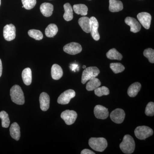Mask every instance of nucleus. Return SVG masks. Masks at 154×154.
Listing matches in <instances>:
<instances>
[{
	"label": "nucleus",
	"instance_id": "nucleus-28",
	"mask_svg": "<svg viewBox=\"0 0 154 154\" xmlns=\"http://www.w3.org/2000/svg\"><path fill=\"white\" fill-rule=\"evenodd\" d=\"M0 118L2 120V126L5 128L8 127L10 125V120L8 113L5 111H1L0 112Z\"/></svg>",
	"mask_w": 154,
	"mask_h": 154
},
{
	"label": "nucleus",
	"instance_id": "nucleus-19",
	"mask_svg": "<svg viewBox=\"0 0 154 154\" xmlns=\"http://www.w3.org/2000/svg\"><path fill=\"white\" fill-rule=\"evenodd\" d=\"M51 74L53 79L59 80L63 75V71L59 65L54 64L51 67Z\"/></svg>",
	"mask_w": 154,
	"mask_h": 154
},
{
	"label": "nucleus",
	"instance_id": "nucleus-29",
	"mask_svg": "<svg viewBox=\"0 0 154 154\" xmlns=\"http://www.w3.org/2000/svg\"><path fill=\"white\" fill-rule=\"evenodd\" d=\"M28 34L30 37L34 38L36 40H40L43 38V34L39 30L31 29L28 31Z\"/></svg>",
	"mask_w": 154,
	"mask_h": 154
},
{
	"label": "nucleus",
	"instance_id": "nucleus-30",
	"mask_svg": "<svg viewBox=\"0 0 154 154\" xmlns=\"http://www.w3.org/2000/svg\"><path fill=\"white\" fill-rule=\"evenodd\" d=\"M94 93L96 96L101 97L103 96H107L110 94L109 89L105 86L96 88L94 90Z\"/></svg>",
	"mask_w": 154,
	"mask_h": 154
},
{
	"label": "nucleus",
	"instance_id": "nucleus-34",
	"mask_svg": "<svg viewBox=\"0 0 154 154\" xmlns=\"http://www.w3.org/2000/svg\"><path fill=\"white\" fill-rule=\"evenodd\" d=\"M146 115L149 116H152L154 115V103L153 102H149L145 110Z\"/></svg>",
	"mask_w": 154,
	"mask_h": 154
},
{
	"label": "nucleus",
	"instance_id": "nucleus-33",
	"mask_svg": "<svg viewBox=\"0 0 154 154\" xmlns=\"http://www.w3.org/2000/svg\"><path fill=\"white\" fill-rule=\"evenodd\" d=\"M23 6L26 10L33 9L36 4V0H22Z\"/></svg>",
	"mask_w": 154,
	"mask_h": 154
},
{
	"label": "nucleus",
	"instance_id": "nucleus-38",
	"mask_svg": "<svg viewBox=\"0 0 154 154\" xmlns=\"http://www.w3.org/2000/svg\"><path fill=\"white\" fill-rule=\"evenodd\" d=\"M1 0H0V6H1Z\"/></svg>",
	"mask_w": 154,
	"mask_h": 154
},
{
	"label": "nucleus",
	"instance_id": "nucleus-32",
	"mask_svg": "<svg viewBox=\"0 0 154 154\" xmlns=\"http://www.w3.org/2000/svg\"><path fill=\"white\" fill-rule=\"evenodd\" d=\"M143 55L148 58L150 63H154V50L151 48H147L143 51Z\"/></svg>",
	"mask_w": 154,
	"mask_h": 154
},
{
	"label": "nucleus",
	"instance_id": "nucleus-21",
	"mask_svg": "<svg viewBox=\"0 0 154 154\" xmlns=\"http://www.w3.org/2000/svg\"><path fill=\"white\" fill-rule=\"evenodd\" d=\"M141 88L140 83L135 82L131 85L128 90V94L131 97H135Z\"/></svg>",
	"mask_w": 154,
	"mask_h": 154
},
{
	"label": "nucleus",
	"instance_id": "nucleus-20",
	"mask_svg": "<svg viewBox=\"0 0 154 154\" xmlns=\"http://www.w3.org/2000/svg\"><path fill=\"white\" fill-rule=\"evenodd\" d=\"M10 131L11 137L15 140H19L21 136V133L20 128L18 123L17 122H14L11 125Z\"/></svg>",
	"mask_w": 154,
	"mask_h": 154
},
{
	"label": "nucleus",
	"instance_id": "nucleus-7",
	"mask_svg": "<svg viewBox=\"0 0 154 154\" xmlns=\"http://www.w3.org/2000/svg\"><path fill=\"white\" fill-rule=\"evenodd\" d=\"M75 96V92L74 90L69 89L61 94L57 99V102L61 105H67L69 103L71 99Z\"/></svg>",
	"mask_w": 154,
	"mask_h": 154
},
{
	"label": "nucleus",
	"instance_id": "nucleus-8",
	"mask_svg": "<svg viewBox=\"0 0 154 154\" xmlns=\"http://www.w3.org/2000/svg\"><path fill=\"white\" fill-rule=\"evenodd\" d=\"M63 49L64 52L68 54L75 55L81 52L82 50V48L79 43L72 42L64 46Z\"/></svg>",
	"mask_w": 154,
	"mask_h": 154
},
{
	"label": "nucleus",
	"instance_id": "nucleus-3",
	"mask_svg": "<svg viewBox=\"0 0 154 154\" xmlns=\"http://www.w3.org/2000/svg\"><path fill=\"white\" fill-rule=\"evenodd\" d=\"M91 148L97 152H102L107 146V141L103 137H91L89 140Z\"/></svg>",
	"mask_w": 154,
	"mask_h": 154
},
{
	"label": "nucleus",
	"instance_id": "nucleus-16",
	"mask_svg": "<svg viewBox=\"0 0 154 154\" xmlns=\"http://www.w3.org/2000/svg\"><path fill=\"white\" fill-rule=\"evenodd\" d=\"M79 24L82 30L87 33L91 32V21L90 18L84 17L80 18L79 20Z\"/></svg>",
	"mask_w": 154,
	"mask_h": 154
},
{
	"label": "nucleus",
	"instance_id": "nucleus-26",
	"mask_svg": "<svg viewBox=\"0 0 154 154\" xmlns=\"http://www.w3.org/2000/svg\"><path fill=\"white\" fill-rule=\"evenodd\" d=\"M58 30V29L57 26L55 24H49L45 29V35L47 37H50V38L54 37L57 33Z\"/></svg>",
	"mask_w": 154,
	"mask_h": 154
},
{
	"label": "nucleus",
	"instance_id": "nucleus-23",
	"mask_svg": "<svg viewBox=\"0 0 154 154\" xmlns=\"http://www.w3.org/2000/svg\"><path fill=\"white\" fill-rule=\"evenodd\" d=\"M65 13L63 15V18L66 21H71L73 18V9L69 3H66L63 6Z\"/></svg>",
	"mask_w": 154,
	"mask_h": 154
},
{
	"label": "nucleus",
	"instance_id": "nucleus-35",
	"mask_svg": "<svg viewBox=\"0 0 154 154\" xmlns=\"http://www.w3.org/2000/svg\"><path fill=\"white\" fill-rule=\"evenodd\" d=\"M81 154H95V153L88 149H85L83 150L81 153Z\"/></svg>",
	"mask_w": 154,
	"mask_h": 154
},
{
	"label": "nucleus",
	"instance_id": "nucleus-25",
	"mask_svg": "<svg viewBox=\"0 0 154 154\" xmlns=\"http://www.w3.org/2000/svg\"><path fill=\"white\" fill-rule=\"evenodd\" d=\"M74 11L76 14L82 16H86L88 14V8L84 4L75 5L73 7Z\"/></svg>",
	"mask_w": 154,
	"mask_h": 154
},
{
	"label": "nucleus",
	"instance_id": "nucleus-27",
	"mask_svg": "<svg viewBox=\"0 0 154 154\" xmlns=\"http://www.w3.org/2000/svg\"><path fill=\"white\" fill-rule=\"evenodd\" d=\"M106 56L107 58L110 60H121L122 58V55L115 48L110 49L106 54Z\"/></svg>",
	"mask_w": 154,
	"mask_h": 154
},
{
	"label": "nucleus",
	"instance_id": "nucleus-9",
	"mask_svg": "<svg viewBox=\"0 0 154 154\" xmlns=\"http://www.w3.org/2000/svg\"><path fill=\"white\" fill-rule=\"evenodd\" d=\"M125 113L124 110L120 108H117L113 110L110 114L112 121L117 124H121L124 121Z\"/></svg>",
	"mask_w": 154,
	"mask_h": 154
},
{
	"label": "nucleus",
	"instance_id": "nucleus-31",
	"mask_svg": "<svg viewBox=\"0 0 154 154\" xmlns=\"http://www.w3.org/2000/svg\"><path fill=\"white\" fill-rule=\"evenodd\" d=\"M110 69L115 74L122 72L124 70L125 68L123 65L119 63H111L110 65Z\"/></svg>",
	"mask_w": 154,
	"mask_h": 154
},
{
	"label": "nucleus",
	"instance_id": "nucleus-24",
	"mask_svg": "<svg viewBox=\"0 0 154 154\" xmlns=\"http://www.w3.org/2000/svg\"><path fill=\"white\" fill-rule=\"evenodd\" d=\"M101 85V82L99 79L96 78L91 79L86 85V89L88 91H93L99 88Z\"/></svg>",
	"mask_w": 154,
	"mask_h": 154
},
{
	"label": "nucleus",
	"instance_id": "nucleus-39",
	"mask_svg": "<svg viewBox=\"0 0 154 154\" xmlns=\"http://www.w3.org/2000/svg\"><path fill=\"white\" fill-rule=\"evenodd\" d=\"M22 8H24V6H22Z\"/></svg>",
	"mask_w": 154,
	"mask_h": 154
},
{
	"label": "nucleus",
	"instance_id": "nucleus-1",
	"mask_svg": "<svg viewBox=\"0 0 154 154\" xmlns=\"http://www.w3.org/2000/svg\"><path fill=\"white\" fill-rule=\"evenodd\" d=\"M119 147L124 153L132 154L134 152L135 147V143L133 138L129 134L125 135Z\"/></svg>",
	"mask_w": 154,
	"mask_h": 154
},
{
	"label": "nucleus",
	"instance_id": "nucleus-37",
	"mask_svg": "<svg viewBox=\"0 0 154 154\" xmlns=\"http://www.w3.org/2000/svg\"><path fill=\"white\" fill-rule=\"evenodd\" d=\"M86 66H83V68L85 69L86 68Z\"/></svg>",
	"mask_w": 154,
	"mask_h": 154
},
{
	"label": "nucleus",
	"instance_id": "nucleus-4",
	"mask_svg": "<svg viewBox=\"0 0 154 154\" xmlns=\"http://www.w3.org/2000/svg\"><path fill=\"white\" fill-rule=\"evenodd\" d=\"M100 73V70L97 67L90 66L86 68L83 72L82 82L85 84L88 81L96 78Z\"/></svg>",
	"mask_w": 154,
	"mask_h": 154
},
{
	"label": "nucleus",
	"instance_id": "nucleus-18",
	"mask_svg": "<svg viewBox=\"0 0 154 154\" xmlns=\"http://www.w3.org/2000/svg\"><path fill=\"white\" fill-rule=\"evenodd\" d=\"M123 4L119 0H109V10L111 12L115 13L123 10Z\"/></svg>",
	"mask_w": 154,
	"mask_h": 154
},
{
	"label": "nucleus",
	"instance_id": "nucleus-13",
	"mask_svg": "<svg viewBox=\"0 0 154 154\" xmlns=\"http://www.w3.org/2000/svg\"><path fill=\"white\" fill-rule=\"evenodd\" d=\"M127 25L131 27L130 30L133 33H136L140 31L141 25L137 20L132 17H127L125 19Z\"/></svg>",
	"mask_w": 154,
	"mask_h": 154
},
{
	"label": "nucleus",
	"instance_id": "nucleus-15",
	"mask_svg": "<svg viewBox=\"0 0 154 154\" xmlns=\"http://www.w3.org/2000/svg\"><path fill=\"white\" fill-rule=\"evenodd\" d=\"M39 103L40 108L42 111H45L48 110L49 107L50 97L47 93L43 92L40 94Z\"/></svg>",
	"mask_w": 154,
	"mask_h": 154
},
{
	"label": "nucleus",
	"instance_id": "nucleus-14",
	"mask_svg": "<svg viewBox=\"0 0 154 154\" xmlns=\"http://www.w3.org/2000/svg\"><path fill=\"white\" fill-rule=\"evenodd\" d=\"M90 19L91 21V32H90L94 40L98 41L100 39V35L98 31L99 22L95 17H91Z\"/></svg>",
	"mask_w": 154,
	"mask_h": 154
},
{
	"label": "nucleus",
	"instance_id": "nucleus-17",
	"mask_svg": "<svg viewBox=\"0 0 154 154\" xmlns=\"http://www.w3.org/2000/svg\"><path fill=\"white\" fill-rule=\"evenodd\" d=\"M40 10L44 17H50L52 15L54 6L50 3H44L40 6Z\"/></svg>",
	"mask_w": 154,
	"mask_h": 154
},
{
	"label": "nucleus",
	"instance_id": "nucleus-2",
	"mask_svg": "<svg viewBox=\"0 0 154 154\" xmlns=\"http://www.w3.org/2000/svg\"><path fill=\"white\" fill-rule=\"evenodd\" d=\"M11 99L15 104L23 105L25 103V96L22 88L18 85H15L11 88L10 91Z\"/></svg>",
	"mask_w": 154,
	"mask_h": 154
},
{
	"label": "nucleus",
	"instance_id": "nucleus-12",
	"mask_svg": "<svg viewBox=\"0 0 154 154\" xmlns=\"http://www.w3.org/2000/svg\"><path fill=\"white\" fill-rule=\"evenodd\" d=\"M94 113L96 118L99 119H106L109 116L108 109L101 105H97L95 106L94 109Z\"/></svg>",
	"mask_w": 154,
	"mask_h": 154
},
{
	"label": "nucleus",
	"instance_id": "nucleus-36",
	"mask_svg": "<svg viewBox=\"0 0 154 154\" xmlns=\"http://www.w3.org/2000/svg\"><path fill=\"white\" fill-rule=\"evenodd\" d=\"M2 60L0 59V77L2 76Z\"/></svg>",
	"mask_w": 154,
	"mask_h": 154
},
{
	"label": "nucleus",
	"instance_id": "nucleus-6",
	"mask_svg": "<svg viewBox=\"0 0 154 154\" xmlns=\"http://www.w3.org/2000/svg\"><path fill=\"white\" fill-rule=\"evenodd\" d=\"M77 113L74 110H67L63 111L61 114V117L67 125L73 124L77 118Z\"/></svg>",
	"mask_w": 154,
	"mask_h": 154
},
{
	"label": "nucleus",
	"instance_id": "nucleus-10",
	"mask_svg": "<svg viewBox=\"0 0 154 154\" xmlns=\"http://www.w3.org/2000/svg\"><path fill=\"white\" fill-rule=\"evenodd\" d=\"M16 29L13 24L7 25L3 30V36L5 39L8 41L14 40L16 37Z\"/></svg>",
	"mask_w": 154,
	"mask_h": 154
},
{
	"label": "nucleus",
	"instance_id": "nucleus-11",
	"mask_svg": "<svg viewBox=\"0 0 154 154\" xmlns=\"http://www.w3.org/2000/svg\"><path fill=\"white\" fill-rule=\"evenodd\" d=\"M137 18L144 28L146 29H149L150 28L152 20L150 14L147 12H142L138 14Z\"/></svg>",
	"mask_w": 154,
	"mask_h": 154
},
{
	"label": "nucleus",
	"instance_id": "nucleus-5",
	"mask_svg": "<svg viewBox=\"0 0 154 154\" xmlns=\"http://www.w3.org/2000/svg\"><path fill=\"white\" fill-rule=\"evenodd\" d=\"M153 131L150 128L146 126H138L134 130L135 136L141 140H145L152 135Z\"/></svg>",
	"mask_w": 154,
	"mask_h": 154
},
{
	"label": "nucleus",
	"instance_id": "nucleus-22",
	"mask_svg": "<svg viewBox=\"0 0 154 154\" xmlns=\"http://www.w3.org/2000/svg\"><path fill=\"white\" fill-rule=\"evenodd\" d=\"M22 78L24 84L26 85H30L32 82V72L29 68L23 70L22 72Z\"/></svg>",
	"mask_w": 154,
	"mask_h": 154
}]
</instances>
